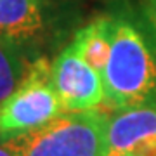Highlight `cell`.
<instances>
[{
    "mask_svg": "<svg viewBox=\"0 0 156 156\" xmlns=\"http://www.w3.org/2000/svg\"><path fill=\"white\" fill-rule=\"evenodd\" d=\"M106 109L156 104V50L127 16L113 17V40L102 71Z\"/></svg>",
    "mask_w": 156,
    "mask_h": 156,
    "instance_id": "1",
    "label": "cell"
},
{
    "mask_svg": "<svg viewBox=\"0 0 156 156\" xmlns=\"http://www.w3.org/2000/svg\"><path fill=\"white\" fill-rule=\"evenodd\" d=\"M78 21L71 0H0V42L31 61L49 56Z\"/></svg>",
    "mask_w": 156,
    "mask_h": 156,
    "instance_id": "2",
    "label": "cell"
},
{
    "mask_svg": "<svg viewBox=\"0 0 156 156\" xmlns=\"http://www.w3.org/2000/svg\"><path fill=\"white\" fill-rule=\"evenodd\" d=\"M109 113L102 108L64 111L4 144L14 156H104Z\"/></svg>",
    "mask_w": 156,
    "mask_h": 156,
    "instance_id": "3",
    "label": "cell"
},
{
    "mask_svg": "<svg viewBox=\"0 0 156 156\" xmlns=\"http://www.w3.org/2000/svg\"><path fill=\"white\" fill-rule=\"evenodd\" d=\"M49 56L37 57L21 83L0 102V142L31 132L64 113L57 95Z\"/></svg>",
    "mask_w": 156,
    "mask_h": 156,
    "instance_id": "4",
    "label": "cell"
},
{
    "mask_svg": "<svg viewBox=\"0 0 156 156\" xmlns=\"http://www.w3.org/2000/svg\"><path fill=\"white\" fill-rule=\"evenodd\" d=\"M52 83L64 111H87L106 106L102 75L68 44L50 62Z\"/></svg>",
    "mask_w": 156,
    "mask_h": 156,
    "instance_id": "5",
    "label": "cell"
},
{
    "mask_svg": "<svg viewBox=\"0 0 156 156\" xmlns=\"http://www.w3.org/2000/svg\"><path fill=\"white\" fill-rule=\"evenodd\" d=\"M104 156H156V104L109 113Z\"/></svg>",
    "mask_w": 156,
    "mask_h": 156,
    "instance_id": "6",
    "label": "cell"
},
{
    "mask_svg": "<svg viewBox=\"0 0 156 156\" xmlns=\"http://www.w3.org/2000/svg\"><path fill=\"white\" fill-rule=\"evenodd\" d=\"M113 40V16L97 17L73 33L69 44L76 54L102 75Z\"/></svg>",
    "mask_w": 156,
    "mask_h": 156,
    "instance_id": "7",
    "label": "cell"
},
{
    "mask_svg": "<svg viewBox=\"0 0 156 156\" xmlns=\"http://www.w3.org/2000/svg\"><path fill=\"white\" fill-rule=\"evenodd\" d=\"M31 59L16 47L0 42V102L21 83Z\"/></svg>",
    "mask_w": 156,
    "mask_h": 156,
    "instance_id": "8",
    "label": "cell"
},
{
    "mask_svg": "<svg viewBox=\"0 0 156 156\" xmlns=\"http://www.w3.org/2000/svg\"><path fill=\"white\" fill-rule=\"evenodd\" d=\"M146 11H147V17H149L153 30H154V35H156V0H147L146 2Z\"/></svg>",
    "mask_w": 156,
    "mask_h": 156,
    "instance_id": "9",
    "label": "cell"
},
{
    "mask_svg": "<svg viewBox=\"0 0 156 156\" xmlns=\"http://www.w3.org/2000/svg\"><path fill=\"white\" fill-rule=\"evenodd\" d=\"M0 156H14L12 154V151L9 149L4 142H0Z\"/></svg>",
    "mask_w": 156,
    "mask_h": 156,
    "instance_id": "10",
    "label": "cell"
}]
</instances>
